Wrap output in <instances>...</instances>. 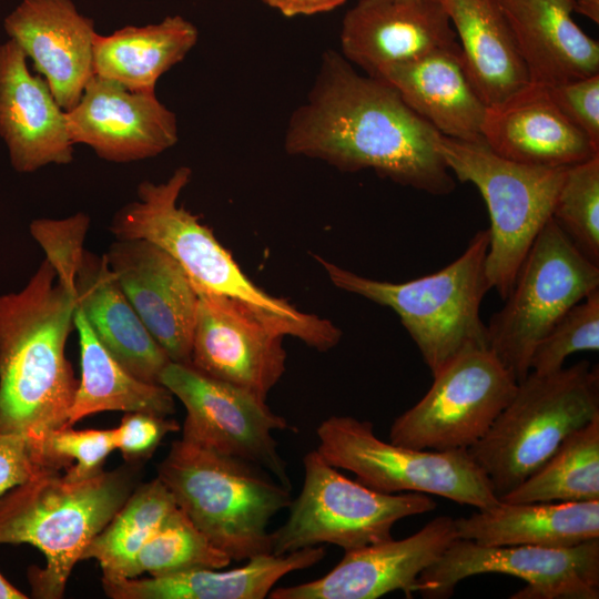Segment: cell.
<instances>
[{
	"label": "cell",
	"instance_id": "obj_1",
	"mask_svg": "<svg viewBox=\"0 0 599 599\" xmlns=\"http://www.w3.org/2000/svg\"><path fill=\"white\" fill-rule=\"evenodd\" d=\"M439 136L392 84L359 74L327 50L307 101L290 118L284 146L341 171L370 169L397 184L446 195L455 181L436 149Z\"/></svg>",
	"mask_w": 599,
	"mask_h": 599
},
{
	"label": "cell",
	"instance_id": "obj_2",
	"mask_svg": "<svg viewBox=\"0 0 599 599\" xmlns=\"http://www.w3.org/2000/svg\"><path fill=\"white\" fill-rule=\"evenodd\" d=\"M75 309L47 260L22 290L0 296V432L41 451L52 430L68 426L78 387L65 357Z\"/></svg>",
	"mask_w": 599,
	"mask_h": 599
},
{
	"label": "cell",
	"instance_id": "obj_3",
	"mask_svg": "<svg viewBox=\"0 0 599 599\" xmlns=\"http://www.w3.org/2000/svg\"><path fill=\"white\" fill-rule=\"evenodd\" d=\"M192 170L177 167L161 183L142 181L138 200L122 206L109 226L115 240H144L172 256L194 286L240 301L276 323L286 334L318 351L334 347L341 331L328 319L296 309L267 294L240 268L231 253L199 217L177 205Z\"/></svg>",
	"mask_w": 599,
	"mask_h": 599
},
{
	"label": "cell",
	"instance_id": "obj_4",
	"mask_svg": "<svg viewBox=\"0 0 599 599\" xmlns=\"http://www.w3.org/2000/svg\"><path fill=\"white\" fill-rule=\"evenodd\" d=\"M45 469L0 497V545L28 544L45 566L30 567L32 596L59 599L91 540L135 489L138 464L72 479Z\"/></svg>",
	"mask_w": 599,
	"mask_h": 599
},
{
	"label": "cell",
	"instance_id": "obj_5",
	"mask_svg": "<svg viewBox=\"0 0 599 599\" xmlns=\"http://www.w3.org/2000/svg\"><path fill=\"white\" fill-rule=\"evenodd\" d=\"M156 477L209 540L236 561L271 552L270 521L292 501V488L261 466L182 438L172 443Z\"/></svg>",
	"mask_w": 599,
	"mask_h": 599
},
{
	"label": "cell",
	"instance_id": "obj_6",
	"mask_svg": "<svg viewBox=\"0 0 599 599\" xmlns=\"http://www.w3.org/2000/svg\"><path fill=\"white\" fill-rule=\"evenodd\" d=\"M488 246V229L479 230L447 266L402 283L376 281L317 261L338 288L393 309L434 376L464 353L488 349L480 316L481 302L491 290L486 275Z\"/></svg>",
	"mask_w": 599,
	"mask_h": 599
},
{
	"label": "cell",
	"instance_id": "obj_7",
	"mask_svg": "<svg viewBox=\"0 0 599 599\" xmlns=\"http://www.w3.org/2000/svg\"><path fill=\"white\" fill-rule=\"evenodd\" d=\"M599 415V372L588 361L529 372L487 434L467 449L497 497L521 484L562 440Z\"/></svg>",
	"mask_w": 599,
	"mask_h": 599
},
{
	"label": "cell",
	"instance_id": "obj_8",
	"mask_svg": "<svg viewBox=\"0 0 599 599\" xmlns=\"http://www.w3.org/2000/svg\"><path fill=\"white\" fill-rule=\"evenodd\" d=\"M436 149L460 182L481 194L490 225L486 275L504 301L537 235L551 219L566 167L527 165L494 153L484 141L440 134Z\"/></svg>",
	"mask_w": 599,
	"mask_h": 599
},
{
	"label": "cell",
	"instance_id": "obj_9",
	"mask_svg": "<svg viewBox=\"0 0 599 599\" xmlns=\"http://www.w3.org/2000/svg\"><path fill=\"white\" fill-rule=\"evenodd\" d=\"M317 451L332 466L385 494L422 493L486 509L500 500L467 449H415L379 439L370 422L331 416L316 429Z\"/></svg>",
	"mask_w": 599,
	"mask_h": 599
},
{
	"label": "cell",
	"instance_id": "obj_10",
	"mask_svg": "<svg viewBox=\"0 0 599 599\" xmlns=\"http://www.w3.org/2000/svg\"><path fill=\"white\" fill-rule=\"evenodd\" d=\"M596 290L599 265L582 255L551 217L521 262L504 306L486 324L488 349L521 380L538 342Z\"/></svg>",
	"mask_w": 599,
	"mask_h": 599
},
{
	"label": "cell",
	"instance_id": "obj_11",
	"mask_svg": "<svg viewBox=\"0 0 599 599\" xmlns=\"http://www.w3.org/2000/svg\"><path fill=\"white\" fill-rule=\"evenodd\" d=\"M303 464V488L284 525L272 532L273 555L322 544L355 550L392 539L397 521L436 508L427 494H385L352 480L317 450L307 453Z\"/></svg>",
	"mask_w": 599,
	"mask_h": 599
},
{
	"label": "cell",
	"instance_id": "obj_12",
	"mask_svg": "<svg viewBox=\"0 0 599 599\" xmlns=\"http://www.w3.org/2000/svg\"><path fill=\"white\" fill-rule=\"evenodd\" d=\"M517 384L489 349L464 353L434 375L419 402L394 420L389 441L435 451L468 449L487 434Z\"/></svg>",
	"mask_w": 599,
	"mask_h": 599
},
{
	"label": "cell",
	"instance_id": "obj_13",
	"mask_svg": "<svg viewBox=\"0 0 599 599\" xmlns=\"http://www.w3.org/2000/svg\"><path fill=\"white\" fill-rule=\"evenodd\" d=\"M493 572L526 581L512 599H598L599 538L561 548L483 546L457 538L420 573L415 592L448 598L459 581Z\"/></svg>",
	"mask_w": 599,
	"mask_h": 599
},
{
	"label": "cell",
	"instance_id": "obj_14",
	"mask_svg": "<svg viewBox=\"0 0 599 599\" xmlns=\"http://www.w3.org/2000/svg\"><path fill=\"white\" fill-rule=\"evenodd\" d=\"M159 383L186 409L182 439L256 464L292 488L273 436L291 426L270 409L266 399L207 376L190 364L170 362Z\"/></svg>",
	"mask_w": 599,
	"mask_h": 599
},
{
	"label": "cell",
	"instance_id": "obj_15",
	"mask_svg": "<svg viewBox=\"0 0 599 599\" xmlns=\"http://www.w3.org/2000/svg\"><path fill=\"white\" fill-rule=\"evenodd\" d=\"M194 287L190 365L266 399L285 372V332L240 301Z\"/></svg>",
	"mask_w": 599,
	"mask_h": 599
},
{
	"label": "cell",
	"instance_id": "obj_16",
	"mask_svg": "<svg viewBox=\"0 0 599 599\" xmlns=\"http://www.w3.org/2000/svg\"><path fill=\"white\" fill-rule=\"evenodd\" d=\"M457 539L454 519L438 516L415 534L345 551L323 577L274 588L271 599H375L402 590L415 592L420 573Z\"/></svg>",
	"mask_w": 599,
	"mask_h": 599
},
{
	"label": "cell",
	"instance_id": "obj_17",
	"mask_svg": "<svg viewBox=\"0 0 599 599\" xmlns=\"http://www.w3.org/2000/svg\"><path fill=\"white\" fill-rule=\"evenodd\" d=\"M65 112L72 142L90 146L110 162L156 156L179 139L175 113L155 93L134 92L97 74Z\"/></svg>",
	"mask_w": 599,
	"mask_h": 599
},
{
	"label": "cell",
	"instance_id": "obj_18",
	"mask_svg": "<svg viewBox=\"0 0 599 599\" xmlns=\"http://www.w3.org/2000/svg\"><path fill=\"white\" fill-rule=\"evenodd\" d=\"M105 257L130 304L171 362L190 364L199 297L183 267L144 240H115Z\"/></svg>",
	"mask_w": 599,
	"mask_h": 599
},
{
	"label": "cell",
	"instance_id": "obj_19",
	"mask_svg": "<svg viewBox=\"0 0 599 599\" xmlns=\"http://www.w3.org/2000/svg\"><path fill=\"white\" fill-rule=\"evenodd\" d=\"M339 38L342 55L375 78L393 64L459 47L437 0H358Z\"/></svg>",
	"mask_w": 599,
	"mask_h": 599
},
{
	"label": "cell",
	"instance_id": "obj_20",
	"mask_svg": "<svg viewBox=\"0 0 599 599\" xmlns=\"http://www.w3.org/2000/svg\"><path fill=\"white\" fill-rule=\"evenodd\" d=\"M9 39L33 62L64 111L79 102L94 75L92 19L72 0H22L3 21Z\"/></svg>",
	"mask_w": 599,
	"mask_h": 599
},
{
	"label": "cell",
	"instance_id": "obj_21",
	"mask_svg": "<svg viewBox=\"0 0 599 599\" xmlns=\"http://www.w3.org/2000/svg\"><path fill=\"white\" fill-rule=\"evenodd\" d=\"M27 59L11 39L0 44V136L20 173L71 163L74 145L67 112L47 81L31 74Z\"/></svg>",
	"mask_w": 599,
	"mask_h": 599
},
{
	"label": "cell",
	"instance_id": "obj_22",
	"mask_svg": "<svg viewBox=\"0 0 599 599\" xmlns=\"http://www.w3.org/2000/svg\"><path fill=\"white\" fill-rule=\"evenodd\" d=\"M481 136L497 155L527 165L566 167L599 155V149L561 112L548 89L530 82L487 106Z\"/></svg>",
	"mask_w": 599,
	"mask_h": 599
},
{
	"label": "cell",
	"instance_id": "obj_23",
	"mask_svg": "<svg viewBox=\"0 0 599 599\" xmlns=\"http://www.w3.org/2000/svg\"><path fill=\"white\" fill-rule=\"evenodd\" d=\"M530 83L555 87L599 74V43L575 22L569 0H498Z\"/></svg>",
	"mask_w": 599,
	"mask_h": 599
},
{
	"label": "cell",
	"instance_id": "obj_24",
	"mask_svg": "<svg viewBox=\"0 0 599 599\" xmlns=\"http://www.w3.org/2000/svg\"><path fill=\"white\" fill-rule=\"evenodd\" d=\"M377 78L392 84L405 103L441 135L484 141L481 125L487 105L466 72L460 47L393 64Z\"/></svg>",
	"mask_w": 599,
	"mask_h": 599
},
{
	"label": "cell",
	"instance_id": "obj_25",
	"mask_svg": "<svg viewBox=\"0 0 599 599\" xmlns=\"http://www.w3.org/2000/svg\"><path fill=\"white\" fill-rule=\"evenodd\" d=\"M73 296L98 339L138 378L160 384L171 362L123 293L105 254L85 250L73 278Z\"/></svg>",
	"mask_w": 599,
	"mask_h": 599
},
{
	"label": "cell",
	"instance_id": "obj_26",
	"mask_svg": "<svg viewBox=\"0 0 599 599\" xmlns=\"http://www.w3.org/2000/svg\"><path fill=\"white\" fill-rule=\"evenodd\" d=\"M323 546L285 555L261 554L243 567L192 569L163 577L102 579L112 599H263L287 573L309 568L325 557Z\"/></svg>",
	"mask_w": 599,
	"mask_h": 599
},
{
	"label": "cell",
	"instance_id": "obj_27",
	"mask_svg": "<svg viewBox=\"0 0 599 599\" xmlns=\"http://www.w3.org/2000/svg\"><path fill=\"white\" fill-rule=\"evenodd\" d=\"M454 522L458 539L483 546L571 547L599 538V500L499 501Z\"/></svg>",
	"mask_w": 599,
	"mask_h": 599
},
{
	"label": "cell",
	"instance_id": "obj_28",
	"mask_svg": "<svg viewBox=\"0 0 599 599\" xmlns=\"http://www.w3.org/2000/svg\"><path fill=\"white\" fill-rule=\"evenodd\" d=\"M456 33L466 72L486 105L529 83L498 0H437Z\"/></svg>",
	"mask_w": 599,
	"mask_h": 599
},
{
	"label": "cell",
	"instance_id": "obj_29",
	"mask_svg": "<svg viewBox=\"0 0 599 599\" xmlns=\"http://www.w3.org/2000/svg\"><path fill=\"white\" fill-rule=\"evenodd\" d=\"M197 39L196 27L181 16L143 27L128 26L109 35L98 33L93 71L131 91L155 93L160 77L181 62Z\"/></svg>",
	"mask_w": 599,
	"mask_h": 599
},
{
	"label": "cell",
	"instance_id": "obj_30",
	"mask_svg": "<svg viewBox=\"0 0 599 599\" xmlns=\"http://www.w3.org/2000/svg\"><path fill=\"white\" fill-rule=\"evenodd\" d=\"M74 327L80 347V379L68 414V426L101 412H141L169 417L174 396L161 384L144 382L126 370L98 339L81 311Z\"/></svg>",
	"mask_w": 599,
	"mask_h": 599
},
{
	"label": "cell",
	"instance_id": "obj_31",
	"mask_svg": "<svg viewBox=\"0 0 599 599\" xmlns=\"http://www.w3.org/2000/svg\"><path fill=\"white\" fill-rule=\"evenodd\" d=\"M502 502L599 500V415L567 436L555 453Z\"/></svg>",
	"mask_w": 599,
	"mask_h": 599
},
{
	"label": "cell",
	"instance_id": "obj_32",
	"mask_svg": "<svg viewBox=\"0 0 599 599\" xmlns=\"http://www.w3.org/2000/svg\"><path fill=\"white\" fill-rule=\"evenodd\" d=\"M176 507L171 493L158 477L136 486L119 511L88 545L82 560H97L102 579H124L135 555Z\"/></svg>",
	"mask_w": 599,
	"mask_h": 599
},
{
	"label": "cell",
	"instance_id": "obj_33",
	"mask_svg": "<svg viewBox=\"0 0 599 599\" xmlns=\"http://www.w3.org/2000/svg\"><path fill=\"white\" fill-rule=\"evenodd\" d=\"M232 559L179 508H174L133 558L125 578L163 577L192 569H223Z\"/></svg>",
	"mask_w": 599,
	"mask_h": 599
},
{
	"label": "cell",
	"instance_id": "obj_34",
	"mask_svg": "<svg viewBox=\"0 0 599 599\" xmlns=\"http://www.w3.org/2000/svg\"><path fill=\"white\" fill-rule=\"evenodd\" d=\"M551 217L599 265V155L566 169Z\"/></svg>",
	"mask_w": 599,
	"mask_h": 599
},
{
	"label": "cell",
	"instance_id": "obj_35",
	"mask_svg": "<svg viewBox=\"0 0 599 599\" xmlns=\"http://www.w3.org/2000/svg\"><path fill=\"white\" fill-rule=\"evenodd\" d=\"M599 349V290L570 307L538 342L530 372L549 374L564 367L566 358L577 352Z\"/></svg>",
	"mask_w": 599,
	"mask_h": 599
},
{
	"label": "cell",
	"instance_id": "obj_36",
	"mask_svg": "<svg viewBox=\"0 0 599 599\" xmlns=\"http://www.w3.org/2000/svg\"><path fill=\"white\" fill-rule=\"evenodd\" d=\"M112 429L75 430L64 426L52 430L43 443L44 455L72 479H83L102 470L114 450Z\"/></svg>",
	"mask_w": 599,
	"mask_h": 599
},
{
	"label": "cell",
	"instance_id": "obj_37",
	"mask_svg": "<svg viewBox=\"0 0 599 599\" xmlns=\"http://www.w3.org/2000/svg\"><path fill=\"white\" fill-rule=\"evenodd\" d=\"M90 217L79 212L65 219H37L30 233L45 253L58 281L73 294V278L85 252Z\"/></svg>",
	"mask_w": 599,
	"mask_h": 599
},
{
	"label": "cell",
	"instance_id": "obj_38",
	"mask_svg": "<svg viewBox=\"0 0 599 599\" xmlns=\"http://www.w3.org/2000/svg\"><path fill=\"white\" fill-rule=\"evenodd\" d=\"M180 430L176 420L141 412L126 413L113 428L115 448L126 463L138 464L149 458L169 433Z\"/></svg>",
	"mask_w": 599,
	"mask_h": 599
},
{
	"label": "cell",
	"instance_id": "obj_39",
	"mask_svg": "<svg viewBox=\"0 0 599 599\" xmlns=\"http://www.w3.org/2000/svg\"><path fill=\"white\" fill-rule=\"evenodd\" d=\"M546 88L561 112L599 149V74Z\"/></svg>",
	"mask_w": 599,
	"mask_h": 599
},
{
	"label": "cell",
	"instance_id": "obj_40",
	"mask_svg": "<svg viewBox=\"0 0 599 599\" xmlns=\"http://www.w3.org/2000/svg\"><path fill=\"white\" fill-rule=\"evenodd\" d=\"M45 469L60 468L28 437L0 432V497Z\"/></svg>",
	"mask_w": 599,
	"mask_h": 599
},
{
	"label": "cell",
	"instance_id": "obj_41",
	"mask_svg": "<svg viewBox=\"0 0 599 599\" xmlns=\"http://www.w3.org/2000/svg\"><path fill=\"white\" fill-rule=\"evenodd\" d=\"M285 17L311 16L331 11L346 0H262Z\"/></svg>",
	"mask_w": 599,
	"mask_h": 599
},
{
	"label": "cell",
	"instance_id": "obj_42",
	"mask_svg": "<svg viewBox=\"0 0 599 599\" xmlns=\"http://www.w3.org/2000/svg\"><path fill=\"white\" fill-rule=\"evenodd\" d=\"M573 10L589 18L593 22H599V0H569Z\"/></svg>",
	"mask_w": 599,
	"mask_h": 599
},
{
	"label": "cell",
	"instance_id": "obj_43",
	"mask_svg": "<svg viewBox=\"0 0 599 599\" xmlns=\"http://www.w3.org/2000/svg\"><path fill=\"white\" fill-rule=\"evenodd\" d=\"M23 592L17 589L0 573V599H26Z\"/></svg>",
	"mask_w": 599,
	"mask_h": 599
},
{
	"label": "cell",
	"instance_id": "obj_44",
	"mask_svg": "<svg viewBox=\"0 0 599 599\" xmlns=\"http://www.w3.org/2000/svg\"><path fill=\"white\" fill-rule=\"evenodd\" d=\"M402 1H413V0H402Z\"/></svg>",
	"mask_w": 599,
	"mask_h": 599
}]
</instances>
